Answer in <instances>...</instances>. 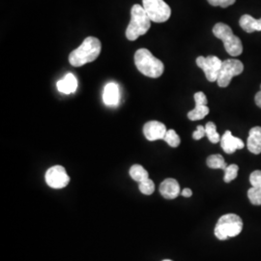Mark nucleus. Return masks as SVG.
Instances as JSON below:
<instances>
[{"instance_id": "obj_24", "label": "nucleus", "mask_w": 261, "mask_h": 261, "mask_svg": "<svg viewBox=\"0 0 261 261\" xmlns=\"http://www.w3.org/2000/svg\"><path fill=\"white\" fill-rule=\"evenodd\" d=\"M139 188H140L141 194H143L145 196H150L155 191V184H154V182L150 178H148V179L140 182Z\"/></svg>"}, {"instance_id": "obj_9", "label": "nucleus", "mask_w": 261, "mask_h": 261, "mask_svg": "<svg viewBox=\"0 0 261 261\" xmlns=\"http://www.w3.org/2000/svg\"><path fill=\"white\" fill-rule=\"evenodd\" d=\"M196 101V108L188 112V118L192 121L201 120L208 115L209 108L207 107V97L203 92H197L194 96Z\"/></svg>"}, {"instance_id": "obj_17", "label": "nucleus", "mask_w": 261, "mask_h": 261, "mask_svg": "<svg viewBox=\"0 0 261 261\" xmlns=\"http://www.w3.org/2000/svg\"><path fill=\"white\" fill-rule=\"evenodd\" d=\"M239 24L248 33H252L255 31H259L257 19L252 18L250 15H244L239 19Z\"/></svg>"}, {"instance_id": "obj_33", "label": "nucleus", "mask_w": 261, "mask_h": 261, "mask_svg": "<svg viewBox=\"0 0 261 261\" xmlns=\"http://www.w3.org/2000/svg\"><path fill=\"white\" fill-rule=\"evenodd\" d=\"M163 261H172V260H170V259H165V260H163Z\"/></svg>"}, {"instance_id": "obj_6", "label": "nucleus", "mask_w": 261, "mask_h": 261, "mask_svg": "<svg viewBox=\"0 0 261 261\" xmlns=\"http://www.w3.org/2000/svg\"><path fill=\"white\" fill-rule=\"evenodd\" d=\"M244 71V65L238 59H227L223 61L217 83L220 87H227L231 80L236 75H241Z\"/></svg>"}, {"instance_id": "obj_1", "label": "nucleus", "mask_w": 261, "mask_h": 261, "mask_svg": "<svg viewBox=\"0 0 261 261\" xmlns=\"http://www.w3.org/2000/svg\"><path fill=\"white\" fill-rule=\"evenodd\" d=\"M102 44L98 38L89 36L84 39L83 44L74 49L69 56V62L74 67H81L95 61L100 56Z\"/></svg>"}, {"instance_id": "obj_14", "label": "nucleus", "mask_w": 261, "mask_h": 261, "mask_svg": "<svg viewBox=\"0 0 261 261\" xmlns=\"http://www.w3.org/2000/svg\"><path fill=\"white\" fill-rule=\"evenodd\" d=\"M247 147L249 151L258 155L261 153V127H253L250 130L249 138L247 140Z\"/></svg>"}, {"instance_id": "obj_23", "label": "nucleus", "mask_w": 261, "mask_h": 261, "mask_svg": "<svg viewBox=\"0 0 261 261\" xmlns=\"http://www.w3.org/2000/svg\"><path fill=\"white\" fill-rule=\"evenodd\" d=\"M239 171V167L237 165H229L227 168L224 169V181L225 183H229L233 181L235 178L238 175Z\"/></svg>"}, {"instance_id": "obj_20", "label": "nucleus", "mask_w": 261, "mask_h": 261, "mask_svg": "<svg viewBox=\"0 0 261 261\" xmlns=\"http://www.w3.org/2000/svg\"><path fill=\"white\" fill-rule=\"evenodd\" d=\"M206 164L208 168H213V169H223L224 170L227 168V165L224 161V157L220 154H215L209 156L206 160Z\"/></svg>"}, {"instance_id": "obj_13", "label": "nucleus", "mask_w": 261, "mask_h": 261, "mask_svg": "<svg viewBox=\"0 0 261 261\" xmlns=\"http://www.w3.org/2000/svg\"><path fill=\"white\" fill-rule=\"evenodd\" d=\"M103 103L109 107H116L120 101V91L119 86L116 84L110 83L103 88Z\"/></svg>"}, {"instance_id": "obj_12", "label": "nucleus", "mask_w": 261, "mask_h": 261, "mask_svg": "<svg viewBox=\"0 0 261 261\" xmlns=\"http://www.w3.org/2000/svg\"><path fill=\"white\" fill-rule=\"evenodd\" d=\"M160 193L167 199L176 198L181 194V189L177 180L173 178H168L164 180L160 185Z\"/></svg>"}, {"instance_id": "obj_18", "label": "nucleus", "mask_w": 261, "mask_h": 261, "mask_svg": "<svg viewBox=\"0 0 261 261\" xmlns=\"http://www.w3.org/2000/svg\"><path fill=\"white\" fill-rule=\"evenodd\" d=\"M129 173H130V178L139 183L149 178V174H148L147 170L140 165L132 166Z\"/></svg>"}, {"instance_id": "obj_8", "label": "nucleus", "mask_w": 261, "mask_h": 261, "mask_svg": "<svg viewBox=\"0 0 261 261\" xmlns=\"http://www.w3.org/2000/svg\"><path fill=\"white\" fill-rule=\"evenodd\" d=\"M47 186L53 189H63L68 186L70 177L62 166H55L48 168L45 175Z\"/></svg>"}, {"instance_id": "obj_21", "label": "nucleus", "mask_w": 261, "mask_h": 261, "mask_svg": "<svg viewBox=\"0 0 261 261\" xmlns=\"http://www.w3.org/2000/svg\"><path fill=\"white\" fill-rule=\"evenodd\" d=\"M206 136L212 143H218L221 141V136L217 132V126L214 122H208L205 125Z\"/></svg>"}, {"instance_id": "obj_7", "label": "nucleus", "mask_w": 261, "mask_h": 261, "mask_svg": "<svg viewBox=\"0 0 261 261\" xmlns=\"http://www.w3.org/2000/svg\"><path fill=\"white\" fill-rule=\"evenodd\" d=\"M223 62L219 57L215 56H198L196 58V65L205 74L206 79L210 83L217 82Z\"/></svg>"}, {"instance_id": "obj_15", "label": "nucleus", "mask_w": 261, "mask_h": 261, "mask_svg": "<svg viewBox=\"0 0 261 261\" xmlns=\"http://www.w3.org/2000/svg\"><path fill=\"white\" fill-rule=\"evenodd\" d=\"M56 86H57L58 91L61 93H75V90L77 88V81H76L75 75L69 73L62 80L57 82Z\"/></svg>"}, {"instance_id": "obj_25", "label": "nucleus", "mask_w": 261, "mask_h": 261, "mask_svg": "<svg viewBox=\"0 0 261 261\" xmlns=\"http://www.w3.org/2000/svg\"><path fill=\"white\" fill-rule=\"evenodd\" d=\"M248 197L253 205H261V190L258 188L252 187L248 191Z\"/></svg>"}, {"instance_id": "obj_11", "label": "nucleus", "mask_w": 261, "mask_h": 261, "mask_svg": "<svg viewBox=\"0 0 261 261\" xmlns=\"http://www.w3.org/2000/svg\"><path fill=\"white\" fill-rule=\"evenodd\" d=\"M221 147L225 153L232 154L236 150L243 149L245 143L242 140L235 138L230 130H226L221 138Z\"/></svg>"}, {"instance_id": "obj_10", "label": "nucleus", "mask_w": 261, "mask_h": 261, "mask_svg": "<svg viewBox=\"0 0 261 261\" xmlns=\"http://www.w3.org/2000/svg\"><path fill=\"white\" fill-rule=\"evenodd\" d=\"M167 132L168 130H167L166 125L159 121L147 122L143 126V134H144L146 140H150V141L164 140Z\"/></svg>"}, {"instance_id": "obj_16", "label": "nucleus", "mask_w": 261, "mask_h": 261, "mask_svg": "<svg viewBox=\"0 0 261 261\" xmlns=\"http://www.w3.org/2000/svg\"><path fill=\"white\" fill-rule=\"evenodd\" d=\"M224 47L229 56H239L243 53V45L240 38L232 34L229 37L225 38L224 41Z\"/></svg>"}, {"instance_id": "obj_27", "label": "nucleus", "mask_w": 261, "mask_h": 261, "mask_svg": "<svg viewBox=\"0 0 261 261\" xmlns=\"http://www.w3.org/2000/svg\"><path fill=\"white\" fill-rule=\"evenodd\" d=\"M205 135V127L199 125L196 127V130L193 133V139L196 140H201Z\"/></svg>"}, {"instance_id": "obj_28", "label": "nucleus", "mask_w": 261, "mask_h": 261, "mask_svg": "<svg viewBox=\"0 0 261 261\" xmlns=\"http://www.w3.org/2000/svg\"><path fill=\"white\" fill-rule=\"evenodd\" d=\"M235 1H236V0H222L220 7H222V8H227V7L231 6V5H233L234 3H235Z\"/></svg>"}, {"instance_id": "obj_19", "label": "nucleus", "mask_w": 261, "mask_h": 261, "mask_svg": "<svg viewBox=\"0 0 261 261\" xmlns=\"http://www.w3.org/2000/svg\"><path fill=\"white\" fill-rule=\"evenodd\" d=\"M213 34H214L215 37L224 41L225 38L231 36L233 34V32H232V29L227 24L223 23V22H219V23L215 24L214 28H213Z\"/></svg>"}, {"instance_id": "obj_29", "label": "nucleus", "mask_w": 261, "mask_h": 261, "mask_svg": "<svg viewBox=\"0 0 261 261\" xmlns=\"http://www.w3.org/2000/svg\"><path fill=\"white\" fill-rule=\"evenodd\" d=\"M181 195L184 196V197H191V196H193V192H192L191 189L186 188L183 191H181Z\"/></svg>"}, {"instance_id": "obj_3", "label": "nucleus", "mask_w": 261, "mask_h": 261, "mask_svg": "<svg viewBox=\"0 0 261 261\" xmlns=\"http://www.w3.org/2000/svg\"><path fill=\"white\" fill-rule=\"evenodd\" d=\"M151 27V19L145 10L139 4H135L130 9V21L126 29V38L136 41L140 36L147 33Z\"/></svg>"}, {"instance_id": "obj_4", "label": "nucleus", "mask_w": 261, "mask_h": 261, "mask_svg": "<svg viewBox=\"0 0 261 261\" xmlns=\"http://www.w3.org/2000/svg\"><path fill=\"white\" fill-rule=\"evenodd\" d=\"M243 229L242 219L236 214H225L222 216L214 229L215 236L219 240H227L241 233Z\"/></svg>"}, {"instance_id": "obj_2", "label": "nucleus", "mask_w": 261, "mask_h": 261, "mask_svg": "<svg viewBox=\"0 0 261 261\" xmlns=\"http://www.w3.org/2000/svg\"><path fill=\"white\" fill-rule=\"evenodd\" d=\"M135 64L142 75L152 79L160 77L165 71L164 63L147 48H140L136 51Z\"/></svg>"}, {"instance_id": "obj_5", "label": "nucleus", "mask_w": 261, "mask_h": 261, "mask_svg": "<svg viewBox=\"0 0 261 261\" xmlns=\"http://www.w3.org/2000/svg\"><path fill=\"white\" fill-rule=\"evenodd\" d=\"M142 7L151 21L166 22L171 16V9L164 0H142Z\"/></svg>"}, {"instance_id": "obj_26", "label": "nucleus", "mask_w": 261, "mask_h": 261, "mask_svg": "<svg viewBox=\"0 0 261 261\" xmlns=\"http://www.w3.org/2000/svg\"><path fill=\"white\" fill-rule=\"evenodd\" d=\"M250 182L252 187L258 188L261 190V170H254L250 176Z\"/></svg>"}, {"instance_id": "obj_32", "label": "nucleus", "mask_w": 261, "mask_h": 261, "mask_svg": "<svg viewBox=\"0 0 261 261\" xmlns=\"http://www.w3.org/2000/svg\"><path fill=\"white\" fill-rule=\"evenodd\" d=\"M258 21V28H259V31H261V19H257Z\"/></svg>"}, {"instance_id": "obj_22", "label": "nucleus", "mask_w": 261, "mask_h": 261, "mask_svg": "<svg viewBox=\"0 0 261 261\" xmlns=\"http://www.w3.org/2000/svg\"><path fill=\"white\" fill-rule=\"evenodd\" d=\"M164 140L168 143L170 147H174V148L178 147L180 145V142H181V140H180L177 133L174 130H168L165 138H164Z\"/></svg>"}, {"instance_id": "obj_31", "label": "nucleus", "mask_w": 261, "mask_h": 261, "mask_svg": "<svg viewBox=\"0 0 261 261\" xmlns=\"http://www.w3.org/2000/svg\"><path fill=\"white\" fill-rule=\"evenodd\" d=\"M207 1L209 2L210 5H212V6H214V7L221 6V2H222V0H207Z\"/></svg>"}, {"instance_id": "obj_30", "label": "nucleus", "mask_w": 261, "mask_h": 261, "mask_svg": "<svg viewBox=\"0 0 261 261\" xmlns=\"http://www.w3.org/2000/svg\"><path fill=\"white\" fill-rule=\"evenodd\" d=\"M254 102H255V103H256V106L261 109V90L259 91V92H257V93L255 94V97H254Z\"/></svg>"}]
</instances>
